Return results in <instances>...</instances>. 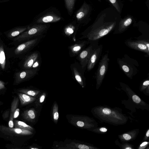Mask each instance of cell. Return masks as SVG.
I'll return each mask as SVG.
<instances>
[{"label":"cell","instance_id":"35","mask_svg":"<svg viewBox=\"0 0 149 149\" xmlns=\"http://www.w3.org/2000/svg\"><path fill=\"white\" fill-rule=\"evenodd\" d=\"M19 108H17L14 112L13 115V118H17L19 116Z\"/></svg>","mask_w":149,"mask_h":149},{"label":"cell","instance_id":"10","mask_svg":"<svg viewBox=\"0 0 149 149\" xmlns=\"http://www.w3.org/2000/svg\"><path fill=\"white\" fill-rule=\"evenodd\" d=\"M70 68L76 80L82 87H84L85 83L84 73L86 68H83L79 63L75 62L71 65Z\"/></svg>","mask_w":149,"mask_h":149},{"label":"cell","instance_id":"27","mask_svg":"<svg viewBox=\"0 0 149 149\" xmlns=\"http://www.w3.org/2000/svg\"><path fill=\"white\" fill-rule=\"evenodd\" d=\"M52 117L54 121L57 123L59 117L58 112V106L56 102H54L52 109Z\"/></svg>","mask_w":149,"mask_h":149},{"label":"cell","instance_id":"39","mask_svg":"<svg viewBox=\"0 0 149 149\" xmlns=\"http://www.w3.org/2000/svg\"><path fill=\"white\" fill-rule=\"evenodd\" d=\"M145 3L147 8L149 10V0H146Z\"/></svg>","mask_w":149,"mask_h":149},{"label":"cell","instance_id":"1","mask_svg":"<svg viewBox=\"0 0 149 149\" xmlns=\"http://www.w3.org/2000/svg\"><path fill=\"white\" fill-rule=\"evenodd\" d=\"M121 17L111 7L104 8L98 13L94 22L82 33L80 39L98 40L113 31Z\"/></svg>","mask_w":149,"mask_h":149},{"label":"cell","instance_id":"38","mask_svg":"<svg viewBox=\"0 0 149 149\" xmlns=\"http://www.w3.org/2000/svg\"><path fill=\"white\" fill-rule=\"evenodd\" d=\"M100 131L102 132H106L107 131V129L104 127H102L100 128Z\"/></svg>","mask_w":149,"mask_h":149},{"label":"cell","instance_id":"2","mask_svg":"<svg viewBox=\"0 0 149 149\" xmlns=\"http://www.w3.org/2000/svg\"><path fill=\"white\" fill-rule=\"evenodd\" d=\"M117 63L120 69L129 78L132 79L138 73L139 64L135 59L125 54L121 58H118Z\"/></svg>","mask_w":149,"mask_h":149},{"label":"cell","instance_id":"37","mask_svg":"<svg viewBox=\"0 0 149 149\" xmlns=\"http://www.w3.org/2000/svg\"><path fill=\"white\" fill-rule=\"evenodd\" d=\"M123 137L124 139L127 140H129L131 139V136L129 134H124L123 135Z\"/></svg>","mask_w":149,"mask_h":149},{"label":"cell","instance_id":"32","mask_svg":"<svg viewBox=\"0 0 149 149\" xmlns=\"http://www.w3.org/2000/svg\"><path fill=\"white\" fill-rule=\"evenodd\" d=\"M10 111L9 109L6 110L2 114V117L4 120H6L9 116Z\"/></svg>","mask_w":149,"mask_h":149},{"label":"cell","instance_id":"4","mask_svg":"<svg viewBox=\"0 0 149 149\" xmlns=\"http://www.w3.org/2000/svg\"><path fill=\"white\" fill-rule=\"evenodd\" d=\"M33 134L29 130L16 128H11L0 125V137L12 142L13 139L30 135Z\"/></svg>","mask_w":149,"mask_h":149},{"label":"cell","instance_id":"46","mask_svg":"<svg viewBox=\"0 0 149 149\" xmlns=\"http://www.w3.org/2000/svg\"><path fill=\"white\" fill-rule=\"evenodd\" d=\"M99 2H101L102 0H97Z\"/></svg>","mask_w":149,"mask_h":149},{"label":"cell","instance_id":"44","mask_svg":"<svg viewBox=\"0 0 149 149\" xmlns=\"http://www.w3.org/2000/svg\"><path fill=\"white\" fill-rule=\"evenodd\" d=\"M2 104H3V102L0 101V105H2Z\"/></svg>","mask_w":149,"mask_h":149},{"label":"cell","instance_id":"11","mask_svg":"<svg viewBox=\"0 0 149 149\" xmlns=\"http://www.w3.org/2000/svg\"><path fill=\"white\" fill-rule=\"evenodd\" d=\"M43 36L29 40L18 45L15 50L16 54L26 52L36 46L40 42Z\"/></svg>","mask_w":149,"mask_h":149},{"label":"cell","instance_id":"30","mask_svg":"<svg viewBox=\"0 0 149 149\" xmlns=\"http://www.w3.org/2000/svg\"><path fill=\"white\" fill-rule=\"evenodd\" d=\"M46 95L45 92L42 93L39 96L38 98L36 100V105L37 107L40 106L45 100Z\"/></svg>","mask_w":149,"mask_h":149},{"label":"cell","instance_id":"17","mask_svg":"<svg viewBox=\"0 0 149 149\" xmlns=\"http://www.w3.org/2000/svg\"><path fill=\"white\" fill-rule=\"evenodd\" d=\"M134 27L138 28L139 31L142 33V35L137 38H135L136 39H141L142 37H143L144 35H149V25L146 22L140 20L137 22L135 21L133 23Z\"/></svg>","mask_w":149,"mask_h":149},{"label":"cell","instance_id":"42","mask_svg":"<svg viewBox=\"0 0 149 149\" xmlns=\"http://www.w3.org/2000/svg\"><path fill=\"white\" fill-rule=\"evenodd\" d=\"M31 149H38V148H30Z\"/></svg>","mask_w":149,"mask_h":149},{"label":"cell","instance_id":"26","mask_svg":"<svg viewBox=\"0 0 149 149\" xmlns=\"http://www.w3.org/2000/svg\"><path fill=\"white\" fill-rule=\"evenodd\" d=\"M27 29V28L19 27L16 28L10 31L7 35V36L9 38H13L17 36Z\"/></svg>","mask_w":149,"mask_h":149},{"label":"cell","instance_id":"20","mask_svg":"<svg viewBox=\"0 0 149 149\" xmlns=\"http://www.w3.org/2000/svg\"><path fill=\"white\" fill-rule=\"evenodd\" d=\"M17 94L22 106H25L31 103L36 100V98L25 93L19 92L17 93Z\"/></svg>","mask_w":149,"mask_h":149},{"label":"cell","instance_id":"29","mask_svg":"<svg viewBox=\"0 0 149 149\" xmlns=\"http://www.w3.org/2000/svg\"><path fill=\"white\" fill-rule=\"evenodd\" d=\"M65 1L68 11L71 13L74 8L75 0H65Z\"/></svg>","mask_w":149,"mask_h":149},{"label":"cell","instance_id":"14","mask_svg":"<svg viewBox=\"0 0 149 149\" xmlns=\"http://www.w3.org/2000/svg\"><path fill=\"white\" fill-rule=\"evenodd\" d=\"M103 45L102 44L98 45L95 49L91 55L86 66L88 71L92 70L95 67L100 59L102 53Z\"/></svg>","mask_w":149,"mask_h":149},{"label":"cell","instance_id":"6","mask_svg":"<svg viewBox=\"0 0 149 149\" xmlns=\"http://www.w3.org/2000/svg\"><path fill=\"white\" fill-rule=\"evenodd\" d=\"M98 41V40L90 41L88 46L77 55V58L83 68H86L91 55L99 45Z\"/></svg>","mask_w":149,"mask_h":149},{"label":"cell","instance_id":"21","mask_svg":"<svg viewBox=\"0 0 149 149\" xmlns=\"http://www.w3.org/2000/svg\"><path fill=\"white\" fill-rule=\"evenodd\" d=\"M23 118L25 120L29 122H33L36 117V112L33 108L25 110L22 114Z\"/></svg>","mask_w":149,"mask_h":149},{"label":"cell","instance_id":"41","mask_svg":"<svg viewBox=\"0 0 149 149\" xmlns=\"http://www.w3.org/2000/svg\"><path fill=\"white\" fill-rule=\"evenodd\" d=\"M146 136L148 137L149 136V130H148V131H147L146 134Z\"/></svg>","mask_w":149,"mask_h":149},{"label":"cell","instance_id":"3","mask_svg":"<svg viewBox=\"0 0 149 149\" xmlns=\"http://www.w3.org/2000/svg\"><path fill=\"white\" fill-rule=\"evenodd\" d=\"M48 28V25L45 24L34 25L28 28L26 31L17 36L14 39V41L20 42L43 36Z\"/></svg>","mask_w":149,"mask_h":149},{"label":"cell","instance_id":"13","mask_svg":"<svg viewBox=\"0 0 149 149\" xmlns=\"http://www.w3.org/2000/svg\"><path fill=\"white\" fill-rule=\"evenodd\" d=\"M90 42L89 40H79L68 47L69 53L71 57L78 55Z\"/></svg>","mask_w":149,"mask_h":149},{"label":"cell","instance_id":"7","mask_svg":"<svg viewBox=\"0 0 149 149\" xmlns=\"http://www.w3.org/2000/svg\"><path fill=\"white\" fill-rule=\"evenodd\" d=\"M92 10L91 5L84 1L76 13L77 20L84 24H88L91 20L90 15Z\"/></svg>","mask_w":149,"mask_h":149},{"label":"cell","instance_id":"12","mask_svg":"<svg viewBox=\"0 0 149 149\" xmlns=\"http://www.w3.org/2000/svg\"><path fill=\"white\" fill-rule=\"evenodd\" d=\"M124 43L130 48L145 53L147 57H149V49L143 43L141 39L134 40L129 39L125 40Z\"/></svg>","mask_w":149,"mask_h":149},{"label":"cell","instance_id":"19","mask_svg":"<svg viewBox=\"0 0 149 149\" xmlns=\"http://www.w3.org/2000/svg\"><path fill=\"white\" fill-rule=\"evenodd\" d=\"M19 100V98L15 96L11 103L10 118L8 123V127H10L12 128L14 127L13 115L15 111L18 107Z\"/></svg>","mask_w":149,"mask_h":149},{"label":"cell","instance_id":"5","mask_svg":"<svg viewBox=\"0 0 149 149\" xmlns=\"http://www.w3.org/2000/svg\"><path fill=\"white\" fill-rule=\"evenodd\" d=\"M109 61L108 52H107L102 57L95 73V77L97 88L101 84L107 71Z\"/></svg>","mask_w":149,"mask_h":149},{"label":"cell","instance_id":"24","mask_svg":"<svg viewBox=\"0 0 149 149\" xmlns=\"http://www.w3.org/2000/svg\"><path fill=\"white\" fill-rule=\"evenodd\" d=\"M14 125L15 128L26 130L32 132L34 130L33 127L22 121L15 120H14Z\"/></svg>","mask_w":149,"mask_h":149},{"label":"cell","instance_id":"9","mask_svg":"<svg viewBox=\"0 0 149 149\" xmlns=\"http://www.w3.org/2000/svg\"><path fill=\"white\" fill-rule=\"evenodd\" d=\"M39 70V68H35L25 69L17 72L15 74L14 84H19L33 78L38 74Z\"/></svg>","mask_w":149,"mask_h":149},{"label":"cell","instance_id":"45","mask_svg":"<svg viewBox=\"0 0 149 149\" xmlns=\"http://www.w3.org/2000/svg\"><path fill=\"white\" fill-rule=\"evenodd\" d=\"M130 2H132L133 1V0H127Z\"/></svg>","mask_w":149,"mask_h":149},{"label":"cell","instance_id":"23","mask_svg":"<svg viewBox=\"0 0 149 149\" xmlns=\"http://www.w3.org/2000/svg\"><path fill=\"white\" fill-rule=\"evenodd\" d=\"M90 148H91L90 147L88 146L74 142L66 144L64 147H59L58 148V149H89Z\"/></svg>","mask_w":149,"mask_h":149},{"label":"cell","instance_id":"36","mask_svg":"<svg viewBox=\"0 0 149 149\" xmlns=\"http://www.w3.org/2000/svg\"><path fill=\"white\" fill-rule=\"evenodd\" d=\"M6 88L5 83L0 80V91Z\"/></svg>","mask_w":149,"mask_h":149},{"label":"cell","instance_id":"33","mask_svg":"<svg viewBox=\"0 0 149 149\" xmlns=\"http://www.w3.org/2000/svg\"><path fill=\"white\" fill-rule=\"evenodd\" d=\"M132 99L133 101L136 103H139L141 102V99L140 97L137 95H134L132 97Z\"/></svg>","mask_w":149,"mask_h":149},{"label":"cell","instance_id":"31","mask_svg":"<svg viewBox=\"0 0 149 149\" xmlns=\"http://www.w3.org/2000/svg\"><path fill=\"white\" fill-rule=\"evenodd\" d=\"M149 76H148V78L145 80L143 83H142V85L141 86V89H144L146 88L149 86Z\"/></svg>","mask_w":149,"mask_h":149},{"label":"cell","instance_id":"43","mask_svg":"<svg viewBox=\"0 0 149 149\" xmlns=\"http://www.w3.org/2000/svg\"><path fill=\"white\" fill-rule=\"evenodd\" d=\"M126 149H131L132 148L130 147H127L125 148Z\"/></svg>","mask_w":149,"mask_h":149},{"label":"cell","instance_id":"34","mask_svg":"<svg viewBox=\"0 0 149 149\" xmlns=\"http://www.w3.org/2000/svg\"><path fill=\"white\" fill-rule=\"evenodd\" d=\"M73 32L74 31L70 27L67 28L65 31L66 34L68 36H70L72 34Z\"/></svg>","mask_w":149,"mask_h":149},{"label":"cell","instance_id":"18","mask_svg":"<svg viewBox=\"0 0 149 149\" xmlns=\"http://www.w3.org/2000/svg\"><path fill=\"white\" fill-rule=\"evenodd\" d=\"M61 19L59 16L54 14H48L42 16L37 20L38 23H44L58 22Z\"/></svg>","mask_w":149,"mask_h":149},{"label":"cell","instance_id":"16","mask_svg":"<svg viewBox=\"0 0 149 149\" xmlns=\"http://www.w3.org/2000/svg\"><path fill=\"white\" fill-rule=\"evenodd\" d=\"M88 119L85 117L80 116H73L71 118L70 122L73 125L79 127L88 128L90 127L88 123Z\"/></svg>","mask_w":149,"mask_h":149},{"label":"cell","instance_id":"40","mask_svg":"<svg viewBox=\"0 0 149 149\" xmlns=\"http://www.w3.org/2000/svg\"><path fill=\"white\" fill-rule=\"evenodd\" d=\"M148 143L147 142H143L140 145V147H142L146 145Z\"/></svg>","mask_w":149,"mask_h":149},{"label":"cell","instance_id":"28","mask_svg":"<svg viewBox=\"0 0 149 149\" xmlns=\"http://www.w3.org/2000/svg\"><path fill=\"white\" fill-rule=\"evenodd\" d=\"M6 60L5 53L2 45L0 46V66L2 69L5 68Z\"/></svg>","mask_w":149,"mask_h":149},{"label":"cell","instance_id":"15","mask_svg":"<svg viewBox=\"0 0 149 149\" xmlns=\"http://www.w3.org/2000/svg\"><path fill=\"white\" fill-rule=\"evenodd\" d=\"M40 53L37 51L33 52L29 55L25 59L23 64L25 69H32L33 65L40 57Z\"/></svg>","mask_w":149,"mask_h":149},{"label":"cell","instance_id":"8","mask_svg":"<svg viewBox=\"0 0 149 149\" xmlns=\"http://www.w3.org/2000/svg\"><path fill=\"white\" fill-rule=\"evenodd\" d=\"M135 19L132 15L128 14L123 18L121 17L118 24L113 31V34H121L126 31L135 21Z\"/></svg>","mask_w":149,"mask_h":149},{"label":"cell","instance_id":"25","mask_svg":"<svg viewBox=\"0 0 149 149\" xmlns=\"http://www.w3.org/2000/svg\"><path fill=\"white\" fill-rule=\"evenodd\" d=\"M16 91L18 92L25 93L31 96H36L41 92L39 90L24 88L18 89Z\"/></svg>","mask_w":149,"mask_h":149},{"label":"cell","instance_id":"22","mask_svg":"<svg viewBox=\"0 0 149 149\" xmlns=\"http://www.w3.org/2000/svg\"><path fill=\"white\" fill-rule=\"evenodd\" d=\"M108 2L111 7L121 15L124 6V0H105Z\"/></svg>","mask_w":149,"mask_h":149}]
</instances>
